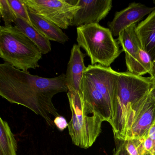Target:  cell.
Masks as SVG:
<instances>
[{
  "instance_id": "cell-6",
  "label": "cell",
  "mask_w": 155,
  "mask_h": 155,
  "mask_svg": "<svg viewBox=\"0 0 155 155\" xmlns=\"http://www.w3.org/2000/svg\"><path fill=\"white\" fill-rule=\"evenodd\" d=\"M77 34L78 45L85 51L92 65L110 67L123 52L109 28L99 24L77 27Z\"/></svg>"
},
{
  "instance_id": "cell-28",
  "label": "cell",
  "mask_w": 155,
  "mask_h": 155,
  "mask_svg": "<svg viewBox=\"0 0 155 155\" xmlns=\"http://www.w3.org/2000/svg\"><path fill=\"white\" fill-rule=\"evenodd\" d=\"M153 3H154V4L155 5V1H153Z\"/></svg>"
},
{
  "instance_id": "cell-23",
  "label": "cell",
  "mask_w": 155,
  "mask_h": 155,
  "mask_svg": "<svg viewBox=\"0 0 155 155\" xmlns=\"http://www.w3.org/2000/svg\"><path fill=\"white\" fill-rule=\"evenodd\" d=\"M150 77L152 79L153 83H155V54L153 57L152 58V72Z\"/></svg>"
},
{
  "instance_id": "cell-14",
  "label": "cell",
  "mask_w": 155,
  "mask_h": 155,
  "mask_svg": "<svg viewBox=\"0 0 155 155\" xmlns=\"http://www.w3.org/2000/svg\"><path fill=\"white\" fill-rule=\"evenodd\" d=\"M28 11L33 26L48 40L61 44H64L68 42L69 39L68 35L64 33L59 26L32 12L28 9Z\"/></svg>"
},
{
  "instance_id": "cell-19",
  "label": "cell",
  "mask_w": 155,
  "mask_h": 155,
  "mask_svg": "<svg viewBox=\"0 0 155 155\" xmlns=\"http://www.w3.org/2000/svg\"><path fill=\"white\" fill-rule=\"evenodd\" d=\"M143 140L130 139L124 141L126 150L130 155H149L146 152L143 145Z\"/></svg>"
},
{
  "instance_id": "cell-10",
  "label": "cell",
  "mask_w": 155,
  "mask_h": 155,
  "mask_svg": "<svg viewBox=\"0 0 155 155\" xmlns=\"http://www.w3.org/2000/svg\"><path fill=\"white\" fill-rule=\"evenodd\" d=\"M112 0H78L76 5L80 6L73 17L71 26L98 24L104 19L112 9Z\"/></svg>"
},
{
  "instance_id": "cell-12",
  "label": "cell",
  "mask_w": 155,
  "mask_h": 155,
  "mask_svg": "<svg viewBox=\"0 0 155 155\" xmlns=\"http://www.w3.org/2000/svg\"><path fill=\"white\" fill-rule=\"evenodd\" d=\"M80 48L78 45L74 44L71 50V57L65 75L68 91L81 92L82 80L87 67L84 63L86 55L81 52Z\"/></svg>"
},
{
  "instance_id": "cell-26",
  "label": "cell",
  "mask_w": 155,
  "mask_h": 155,
  "mask_svg": "<svg viewBox=\"0 0 155 155\" xmlns=\"http://www.w3.org/2000/svg\"><path fill=\"white\" fill-rule=\"evenodd\" d=\"M0 17H2V16H1V8H0Z\"/></svg>"
},
{
  "instance_id": "cell-25",
  "label": "cell",
  "mask_w": 155,
  "mask_h": 155,
  "mask_svg": "<svg viewBox=\"0 0 155 155\" xmlns=\"http://www.w3.org/2000/svg\"><path fill=\"white\" fill-rule=\"evenodd\" d=\"M149 93L155 101V83H153L152 87L149 91Z\"/></svg>"
},
{
  "instance_id": "cell-21",
  "label": "cell",
  "mask_w": 155,
  "mask_h": 155,
  "mask_svg": "<svg viewBox=\"0 0 155 155\" xmlns=\"http://www.w3.org/2000/svg\"><path fill=\"white\" fill-rule=\"evenodd\" d=\"M115 141L116 144L113 155H130L126 150L124 141L115 139Z\"/></svg>"
},
{
  "instance_id": "cell-5",
  "label": "cell",
  "mask_w": 155,
  "mask_h": 155,
  "mask_svg": "<svg viewBox=\"0 0 155 155\" xmlns=\"http://www.w3.org/2000/svg\"><path fill=\"white\" fill-rule=\"evenodd\" d=\"M42 54L39 48L15 26L0 30V57L16 69L28 72L39 67Z\"/></svg>"
},
{
  "instance_id": "cell-18",
  "label": "cell",
  "mask_w": 155,
  "mask_h": 155,
  "mask_svg": "<svg viewBox=\"0 0 155 155\" xmlns=\"http://www.w3.org/2000/svg\"><path fill=\"white\" fill-rule=\"evenodd\" d=\"M0 8L1 16L4 22L5 26L12 25L17 17L7 0H0Z\"/></svg>"
},
{
  "instance_id": "cell-11",
  "label": "cell",
  "mask_w": 155,
  "mask_h": 155,
  "mask_svg": "<svg viewBox=\"0 0 155 155\" xmlns=\"http://www.w3.org/2000/svg\"><path fill=\"white\" fill-rule=\"evenodd\" d=\"M155 10V7H149L141 3L134 2L125 9L117 12L108 26L114 36H118L120 32L133 25L137 24L146 15Z\"/></svg>"
},
{
  "instance_id": "cell-2",
  "label": "cell",
  "mask_w": 155,
  "mask_h": 155,
  "mask_svg": "<svg viewBox=\"0 0 155 155\" xmlns=\"http://www.w3.org/2000/svg\"><path fill=\"white\" fill-rule=\"evenodd\" d=\"M119 74L111 67L89 65L86 68L81 84L86 104L111 126L115 116Z\"/></svg>"
},
{
  "instance_id": "cell-22",
  "label": "cell",
  "mask_w": 155,
  "mask_h": 155,
  "mask_svg": "<svg viewBox=\"0 0 155 155\" xmlns=\"http://www.w3.org/2000/svg\"><path fill=\"white\" fill-rule=\"evenodd\" d=\"M54 124L60 131H63L68 127L69 123L64 117L60 115L54 119Z\"/></svg>"
},
{
  "instance_id": "cell-7",
  "label": "cell",
  "mask_w": 155,
  "mask_h": 155,
  "mask_svg": "<svg viewBox=\"0 0 155 155\" xmlns=\"http://www.w3.org/2000/svg\"><path fill=\"white\" fill-rule=\"evenodd\" d=\"M28 10L48 21L61 29L71 26L73 17L80 9L67 0H23Z\"/></svg>"
},
{
  "instance_id": "cell-13",
  "label": "cell",
  "mask_w": 155,
  "mask_h": 155,
  "mask_svg": "<svg viewBox=\"0 0 155 155\" xmlns=\"http://www.w3.org/2000/svg\"><path fill=\"white\" fill-rule=\"evenodd\" d=\"M136 32L142 48L152 59L155 54V10L137 24Z\"/></svg>"
},
{
  "instance_id": "cell-15",
  "label": "cell",
  "mask_w": 155,
  "mask_h": 155,
  "mask_svg": "<svg viewBox=\"0 0 155 155\" xmlns=\"http://www.w3.org/2000/svg\"><path fill=\"white\" fill-rule=\"evenodd\" d=\"M15 26L32 41L42 54H46L51 51V45L50 40L43 35L35 27L22 19L17 17Z\"/></svg>"
},
{
  "instance_id": "cell-9",
  "label": "cell",
  "mask_w": 155,
  "mask_h": 155,
  "mask_svg": "<svg viewBox=\"0 0 155 155\" xmlns=\"http://www.w3.org/2000/svg\"><path fill=\"white\" fill-rule=\"evenodd\" d=\"M155 124V101L148 93L136 110L126 140H144L148 136L151 127Z\"/></svg>"
},
{
  "instance_id": "cell-20",
  "label": "cell",
  "mask_w": 155,
  "mask_h": 155,
  "mask_svg": "<svg viewBox=\"0 0 155 155\" xmlns=\"http://www.w3.org/2000/svg\"><path fill=\"white\" fill-rule=\"evenodd\" d=\"M143 145L146 152L149 155H155V143L149 137L143 141Z\"/></svg>"
},
{
  "instance_id": "cell-27",
  "label": "cell",
  "mask_w": 155,
  "mask_h": 155,
  "mask_svg": "<svg viewBox=\"0 0 155 155\" xmlns=\"http://www.w3.org/2000/svg\"><path fill=\"white\" fill-rule=\"evenodd\" d=\"M0 18H1V17H0ZM2 26H1V25H0V30H1V28H2Z\"/></svg>"
},
{
  "instance_id": "cell-24",
  "label": "cell",
  "mask_w": 155,
  "mask_h": 155,
  "mask_svg": "<svg viewBox=\"0 0 155 155\" xmlns=\"http://www.w3.org/2000/svg\"><path fill=\"white\" fill-rule=\"evenodd\" d=\"M148 137L152 139L155 143V124L150 129L148 133Z\"/></svg>"
},
{
  "instance_id": "cell-16",
  "label": "cell",
  "mask_w": 155,
  "mask_h": 155,
  "mask_svg": "<svg viewBox=\"0 0 155 155\" xmlns=\"http://www.w3.org/2000/svg\"><path fill=\"white\" fill-rule=\"evenodd\" d=\"M17 144L8 123L0 116V155H17Z\"/></svg>"
},
{
  "instance_id": "cell-1",
  "label": "cell",
  "mask_w": 155,
  "mask_h": 155,
  "mask_svg": "<svg viewBox=\"0 0 155 155\" xmlns=\"http://www.w3.org/2000/svg\"><path fill=\"white\" fill-rule=\"evenodd\" d=\"M68 91L64 74L45 78L16 69L6 62L0 64V96L12 103L29 108L52 128V117L60 116L53 97Z\"/></svg>"
},
{
  "instance_id": "cell-17",
  "label": "cell",
  "mask_w": 155,
  "mask_h": 155,
  "mask_svg": "<svg viewBox=\"0 0 155 155\" xmlns=\"http://www.w3.org/2000/svg\"><path fill=\"white\" fill-rule=\"evenodd\" d=\"M16 17L22 19L32 25L28 13V9L23 0H7Z\"/></svg>"
},
{
  "instance_id": "cell-8",
  "label": "cell",
  "mask_w": 155,
  "mask_h": 155,
  "mask_svg": "<svg viewBox=\"0 0 155 155\" xmlns=\"http://www.w3.org/2000/svg\"><path fill=\"white\" fill-rule=\"evenodd\" d=\"M137 24L123 30L117 38L118 44L125 53L126 64L127 72L139 76L147 74L141 61L140 51L142 47L136 32Z\"/></svg>"
},
{
  "instance_id": "cell-3",
  "label": "cell",
  "mask_w": 155,
  "mask_h": 155,
  "mask_svg": "<svg viewBox=\"0 0 155 155\" xmlns=\"http://www.w3.org/2000/svg\"><path fill=\"white\" fill-rule=\"evenodd\" d=\"M153 84L150 77L119 72L117 104L111 126L115 139L125 141L136 110L148 94Z\"/></svg>"
},
{
  "instance_id": "cell-4",
  "label": "cell",
  "mask_w": 155,
  "mask_h": 155,
  "mask_svg": "<svg viewBox=\"0 0 155 155\" xmlns=\"http://www.w3.org/2000/svg\"><path fill=\"white\" fill-rule=\"evenodd\" d=\"M72 117L68 124L69 134L74 145L87 149L102 131L103 119L84 102L81 92H67Z\"/></svg>"
}]
</instances>
